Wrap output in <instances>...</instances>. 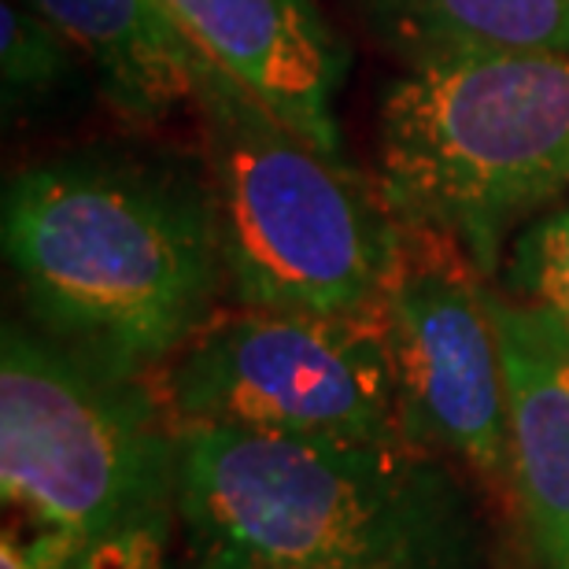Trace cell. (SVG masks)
Segmentation results:
<instances>
[{"mask_svg":"<svg viewBox=\"0 0 569 569\" xmlns=\"http://www.w3.org/2000/svg\"><path fill=\"white\" fill-rule=\"evenodd\" d=\"M4 256L41 326L122 378L163 367L226 278L208 178L122 156L49 159L11 178Z\"/></svg>","mask_w":569,"mask_h":569,"instance_id":"6da1fadb","label":"cell"},{"mask_svg":"<svg viewBox=\"0 0 569 569\" xmlns=\"http://www.w3.org/2000/svg\"><path fill=\"white\" fill-rule=\"evenodd\" d=\"M203 569H473L477 518L411 440L178 429V488Z\"/></svg>","mask_w":569,"mask_h":569,"instance_id":"7a4b0ae2","label":"cell"},{"mask_svg":"<svg viewBox=\"0 0 569 569\" xmlns=\"http://www.w3.org/2000/svg\"><path fill=\"white\" fill-rule=\"evenodd\" d=\"M197 119L233 300L307 315L370 307L396 230L378 178L303 141L208 56Z\"/></svg>","mask_w":569,"mask_h":569,"instance_id":"3957f363","label":"cell"},{"mask_svg":"<svg viewBox=\"0 0 569 569\" xmlns=\"http://www.w3.org/2000/svg\"><path fill=\"white\" fill-rule=\"evenodd\" d=\"M378 189L396 219L455 233L492 274L507 233L569 189V56L411 67L381 104Z\"/></svg>","mask_w":569,"mask_h":569,"instance_id":"277c9868","label":"cell"},{"mask_svg":"<svg viewBox=\"0 0 569 569\" xmlns=\"http://www.w3.org/2000/svg\"><path fill=\"white\" fill-rule=\"evenodd\" d=\"M178 488V429L138 378L4 326L0 492L22 518L100 537Z\"/></svg>","mask_w":569,"mask_h":569,"instance_id":"5b68a950","label":"cell"},{"mask_svg":"<svg viewBox=\"0 0 569 569\" xmlns=\"http://www.w3.org/2000/svg\"><path fill=\"white\" fill-rule=\"evenodd\" d=\"M174 429L407 440L373 303L348 315L211 311L163 362Z\"/></svg>","mask_w":569,"mask_h":569,"instance_id":"8992f818","label":"cell"},{"mask_svg":"<svg viewBox=\"0 0 569 569\" xmlns=\"http://www.w3.org/2000/svg\"><path fill=\"white\" fill-rule=\"evenodd\" d=\"M407 440L510 492L503 362L492 292L459 237L396 219L373 296Z\"/></svg>","mask_w":569,"mask_h":569,"instance_id":"52a82bcc","label":"cell"},{"mask_svg":"<svg viewBox=\"0 0 569 569\" xmlns=\"http://www.w3.org/2000/svg\"><path fill=\"white\" fill-rule=\"evenodd\" d=\"M197 41V49L241 82L259 104L322 148L345 159L337 127V93L345 82V49L318 0H163Z\"/></svg>","mask_w":569,"mask_h":569,"instance_id":"ba28073f","label":"cell"},{"mask_svg":"<svg viewBox=\"0 0 569 569\" xmlns=\"http://www.w3.org/2000/svg\"><path fill=\"white\" fill-rule=\"evenodd\" d=\"M503 362L510 492L540 569H569V326L492 292Z\"/></svg>","mask_w":569,"mask_h":569,"instance_id":"9c48e42d","label":"cell"},{"mask_svg":"<svg viewBox=\"0 0 569 569\" xmlns=\"http://www.w3.org/2000/svg\"><path fill=\"white\" fill-rule=\"evenodd\" d=\"M89 56L108 100L138 127L197 108L203 52L163 0H22Z\"/></svg>","mask_w":569,"mask_h":569,"instance_id":"30bf717a","label":"cell"},{"mask_svg":"<svg viewBox=\"0 0 569 569\" xmlns=\"http://www.w3.org/2000/svg\"><path fill=\"white\" fill-rule=\"evenodd\" d=\"M362 16L407 67L515 52L569 56V0H362Z\"/></svg>","mask_w":569,"mask_h":569,"instance_id":"8fae6325","label":"cell"},{"mask_svg":"<svg viewBox=\"0 0 569 569\" xmlns=\"http://www.w3.org/2000/svg\"><path fill=\"white\" fill-rule=\"evenodd\" d=\"M0 71H4L8 108L52 93L74 71L71 38L22 0H4L0 4Z\"/></svg>","mask_w":569,"mask_h":569,"instance_id":"7c38bea8","label":"cell"},{"mask_svg":"<svg viewBox=\"0 0 569 569\" xmlns=\"http://www.w3.org/2000/svg\"><path fill=\"white\" fill-rule=\"evenodd\" d=\"M507 281L518 300L537 303L569 326V203L532 219L518 233Z\"/></svg>","mask_w":569,"mask_h":569,"instance_id":"4fadbf2b","label":"cell"},{"mask_svg":"<svg viewBox=\"0 0 569 569\" xmlns=\"http://www.w3.org/2000/svg\"><path fill=\"white\" fill-rule=\"evenodd\" d=\"M71 569H174L167 503L144 507L100 537L86 540Z\"/></svg>","mask_w":569,"mask_h":569,"instance_id":"5bb4252c","label":"cell"},{"mask_svg":"<svg viewBox=\"0 0 569 569\" xmlns=\"http://www.w3.org/2000/svg\"><path fill=\"white\" fill-rule=\"evenodd\" d=\"M82 537L44 521H33V529H11L4 526V540H0V569H71L78 551H82Z\"/></svg>","mask_w":569,"mask_h":569,"instance_id":"9a60e30c","label":"cell"},{"mask_svg":"<svg viewBox=\"0 0 569 569\" xmlns=\"http://www.w3.org/2000/svg\"><path fill=\"white\" fill-rule=\"evenodd\" d=\"M281 569H326V566H281Z\"/></svg>","mask_w":569,"mask_h":569,"instance_id":"2e32d148","label":"cell"}]
</instances>
